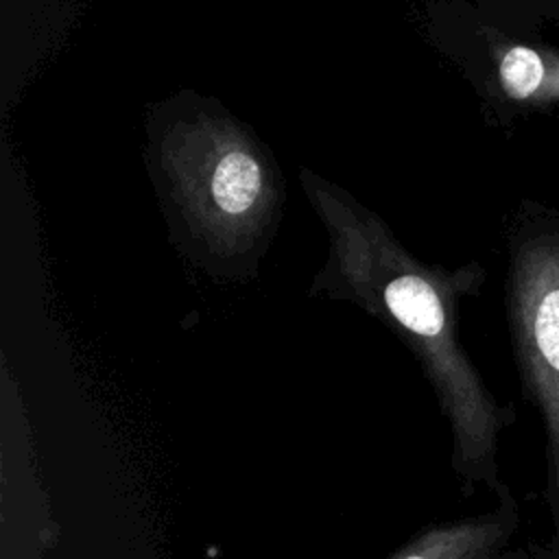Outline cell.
<instances>
[{"mask_svg":"<svg viewBox=\"0 0 559 559\" xmlns=\"http://www.w3.org/2000/svg\"><path fill=\"white\" fill-rule=\"evenodd\" d=\"M312 197L345 288L393 325L417 356L450 426L454 469L469 485L498 487V437L509 419L456 338V295L467 282L415 262L376 216L356 212L321 186Z\"/></svg>","mask_w":559,"mask_h":559,"instance_id":"obj_1","label":"cell"},{"mask_svg":"<svg viewBox=\"0 0 559 559\" xmlns=\"http://www.w3.org/2000/svg\"><path fill=\"white\" fill-rule=\"evenodd\" d=\"M162 168L192 231L216 253L247 251L275 203L277 186L260 146L221 116L177 122L159 146Z\"/></svg>","mask_w":559,"mask_h":559,"instance_id":"obj_2","label":"cell"},{"mask_svg":"<svg viewBox=\"0 0 559 559\" xmlns=\"http://www.w3.org/2000/svg\"><path fill=\"white\" fill-rule=\"evenodd\" d=\"M511 325L526 389L542 411L559 487V236L526 238L511 266Z\"/></svg>","mask_w":559,"mask_h":559,"instance_id":"obj_3","label":"cell"},{"mask_svg":"<svg viewBox=\"0 0 559 559\" xmlns=\"http://www.w3.org/2000/svg\"><path fill=\"white\" fill-rule=\"evenodd\" d=\"M502 515H480L445 524H435L389 559H489L507 535Z\"/></svg>","mask_w":559,"mask_h":559,"instance_id":"obj_4","label":"cell"},{"mask_svg":"<svg viewBox=\"0 0 559 559\" xmlns=\"http://www.w3.org/2000/svg\"><path fill=\"white\" fill-rule=\"evenodd\" d=\"M500 90L518 103H559V50L509 44L496 55Z\"/></svg>","mask_w":559,"mask_h":559,"instance_id":"obj_5","label":"cell"}]
</instances>
